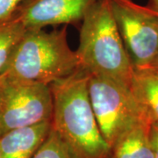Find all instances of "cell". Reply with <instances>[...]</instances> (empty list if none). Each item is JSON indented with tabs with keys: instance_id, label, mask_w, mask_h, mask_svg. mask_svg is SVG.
I'll list each match as a JSON object with an SVG mask.
<instances>
[{
	"instance_id": "obj_1",
	"label": "cell",
	"mask_w": 158,
	"mask_h": 158,
	"mask_svg": "<svg viewBox=\"0 0 158 158\" xmlns=\"http://www.w3.org/2000/svg\"><path fill=\"white\" fill-rule=\"evenodd\" d=\"M90 72L79 67L49 85L53 98L51 127L73 158H111L90 104Z\"/></svg>"
},
{
	"instance_id": "obj_6",
	"label": "cell",
	"mask_w": 158,
	"mask_h": 158,
	"mask_svg": "<svg viewBox=\"0 0 158 158\" xmlns=\"http://www.w3.org/2000/svg\"><path fill=\"white\" fill-rule=\"evenodd\" d=\"M1 79L0 135L51 120L53 98L49 85Z\"/></svg>"
},
{
	"instance_id": "obj_13",
	"label": "cell",
	"mask_w": 158,
	"mask_h": 158,
	"mask_svg": "<svg viewBox=\"0 0 158 158\" xmlns=\"http://www.w3.org/2000/svg\"><path fill=\"white\" fill-rule=\"evenodd\" d=\"M22 1L23 0H0V25L11 19Z\"/></svg>"
},
{
	"instance_id": "obj_12",
	"label": "cell",
	"mask_w": 158,
	"mask_h": 158,
	"mask_svg": "<svg viewBox=\"0 0 158 158\" xmlns=\"http://www.w3.org/2000/svg\"><path fill=\"white\" fill-rule=\"evenodd\" d=\"M32 158H73L60 140L56 133L51 127L45 141Z\"/></svg>"
},
{
	"instance_id": "obj_17",
	"label": "cell",
	"mask_w": 158,
	"mask_h": 158,
	"mask_svg": "<svg viewBox=\"0 0 158 158\" xmlns=\"http://www.w3.org/2000/svg\"><path fill=\"white\" fill-rule=\"evenodd\" d=\"M1 84H2V79L0 78V86H1Z\"/></svg>"
},
{
	"instance_id": "obj_4",
	"label": "cell",
	"mask_w": 158,
	"mask_h": 158,
	"mask_svg": "<svg viewBox=\"0 0 158 158\" xmlns=\"http://www.w3.org/2000/svg\"><path fill=\"white\" fill-rule=\"evenodd\" d=\"M88 91L98 125L111 148L129 127L148 117L129 88L113 79L90 73Z\"/></svg>"
},
{
	"instance_id": "obj_7",
	"label": "cell",
	"mask_w": 158,
	"mask_h": 158,
	"mask_svg": "<svg viewBox=\"0 0 158 158\" xmlns=\"http://www.w3.org/2000/svg\"><path fill=\"white\" fill-rule=\"evenodd\" d=\"M97 0H23L14 19L26 29H43L48 26L82 22Z\"/></svg>"
},
{
	"instance_id": "obj_16",
	"label": "cell",
	"mask_w": 158,
	"mask_h": 158,
	"mask_svg": "<svg viewBox=\"0 0 158 158\" xmlns=\"http://www.w3.org/2000/svg\"><path fill=\"white\" fill-rule=\"evenodd\" d=\"M152 67L158 69V56H157V57H156V61H155V62H154V63H153Z\"/></svg>"
},
{
	"instance_id": "obj_3",
	"label": "cell",
	"mask_w": 158,
	"mask_h": 158,
	"mask_svg": "<svg viewBox=\"0 0 158 158\" xmlns=\"http://www.w3.org/2000/svg\"><path fill=\"white\" fill-rule=\"evenodd\" d=\"M80 66L130 89L133 66L113 17L111 1L97 0L82 20L76 51Z\"/></svg>"
},
{
	"instance_id": "obj_5",
	"label": "cell",
	"mask_w": 158,
	"mask_h": 158,
	"mask_svg": "<svg viewBox=\"0 0 158 158\" xmlns=\"http://www.w3.org/2000/svg\"><path fill=\"white\" fill-rule=\"evenodd\" d=\"M133 69L152 67L158 56V12L132 0H110Z\"/></svg>"
},
{
	"instance_id": "obj_11",
	"label": "cell",
	"mask_w": 158,
	"mask_h": 158,
	"mask_svg": "<svg viewBox=\"0 0 158 158\" xmlns=\"http://www.w3.org/2000/svg\"><path fill=\"white\" fill-rule=\"evenodd\" d=\"M27 29L14 19L0 25V78L6 73L11 57Z\"/></svg>"
},
{
	"instance_id": "obj_8",
	"label": "cell",
	"mask_w": 158,
	"mask_h": 158,
	"mask_svg": "<svg viewBox=\"0 0 158 158\" xmlns=\"http://www.w3.org/2000/svg\"><path fill=\"white\" fill-rule=\"evenodd\" d=\"M51 129V120L0 135V158H32Z\"/></svg>"
},
{
	"instance_id": "obj_10",
	"label": "cell",
	"mask_w": 158,
	"mask_h": 158,
	"mask_svg": "<svg viewBox=\"0 0 158 158\" xmlns=\"http://www.w3.org/2000/svg\"><path fill=\"white\" fill-rule=\"evenodd\" d=\"M130 90L151 123L158 124V69H134Z\"/></svg>"
},
{
	"instance_id": "obj_2",
	"label": "cell",
	"mask_w": 158,
	"mask_h": 158,
	"mask_svg": "<svg viewBox=\"0 0 158 158\" xmlns=\"http://www.w3.org/2000/svg\"><path fill=\"white\" fill-rule=\"evenodd\" d=\"M79 67L78 56L69 46L67 26L51 32L27 29L1 78L49 85Z\"/></svg>"
},
{
	"instance_id": "obj_9",
	"label": "cell",
	"mask_w": 158,
	"mask_h": 158,
	"mask_svg": "<svg viewBox=\"0 0 158 158\" xmlns=\"http://www.w3.org/2000/svg\"><path fill=\"white\" fill-rule=\"evenodd\" d=\"M151 121L138 119L119 136L112 148L111 158H155L149 141Z\"/></svg>"
},
{
	"instance_id": "obj_14",
	"label": "cell",
	"mask_w": 158,
	"mask_h": 158,
	"mask_svg": "<svg viewBox=\"0 0 158 158\" xmlns=\"http://www.w3.org/2000/svg\"><path fill=\"white\" fill-rule=\"evenodd\" d=\"M149 141L155 158H158V124L151 123L149 127Z\"/></svg>"
},
{
	"instance_id": "obj_15",
	"label": "cell",
	"mask_w": 158,
	"mask_h": 158,
	"mask_svg": "<svg viewBox=\"0 0 158 158\" xmlns=\"http://www.w3.org/2000/svg\"><path fill=\"white\" fill-rule=\"evenodd\" d=\"M148 7L158 12V0H148Z\"/></svg>"
}]
</instances>
